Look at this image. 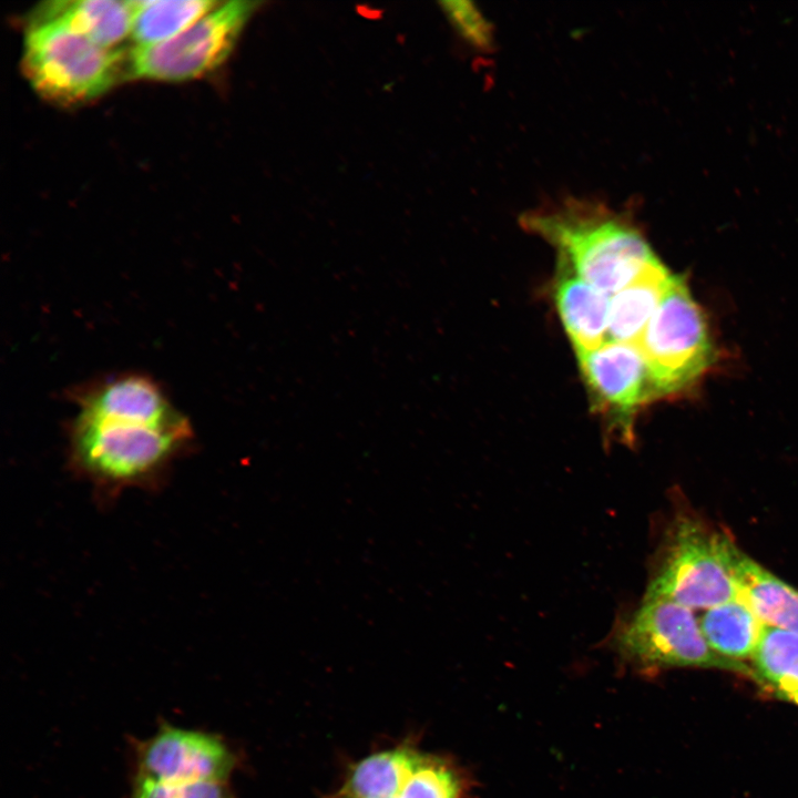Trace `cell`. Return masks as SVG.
<instances>
[{"label": "cell", "instance_id": "6da1fadb", "mask_svg": "<svg viewBox=\"0 0 798 798\" xmlns=\"http://www.w3.org/2000/svg\"><path fill=\"white\" fill-rule=\"evenodd\" d=\"M69 426L75 470L110 490L147 483L193 440L188 419L151 377L122 372L80 388Z\"/></svg>", "mask_w": 798, "mask_h": 798}, {"label": "cell", "instance_id": "7a4b0ae2", "mask_svg": "<svg viewBox=\"0 0 798 798\" xmlns=\"http://www.w3.org/2000/svg\"><path fill=\"white\" fill-rule=\"evenodd\" d=\"M521 222L556 248L561 265L608 296L657 258L627 217L600 203L569 200Z\"/></svg>", "mask_w": 798, "mask_h": 798}, {"label": "cell", "instance_id": "3957f363", "mask_svg": "<svg viewBox=\"0 0 798 798\" xmlns=\"http://www.w3.org/2000/svg\"><path fill=\"white\" fill-rule=\"evenodd\" d=\"M127 52L99 45L57 20L30 19L21 70L34 92L61 106H76L106 94L127 79Z\"/></svg>", "mask_w": 798, "mask_h": 798}, {"label": "cell", "instance_id": "277c9868", "mask_svg": "<svg viewBox=\"0 0 798 798\" xmlns=\"http://www.w3.org/2000/svg\"><path fill=\"white\" fill-rule=\"evenodd\" d=\"M730 540L694 516L677 515L667 531L644 596L669 600L693 611L738 597L727 560Z\"/></svg>", "mask_w": 798, "mask_h": 798}, {"label": "cell", "instance_id": "5b68a950", "mask_svg": "<svg viewBox=\"0 0 798 798\" xmlns=\"http://www.w3.org/2000/svg\"><path fill=\"white\" fill-rule=\"evenodd\" d=\"M611 641L624 661L642 669L715 667L755 678L744 662L709 646L693 610L669 600L644 596L616 622Z\"/></svg>", "mask_w": 798, "mask_h": 798}, {"label": "cell", "instance_id": "8992f818", "mask_svg": "<svg viewBox=\"0 0 798 798\" xmlns=\"http://www.w3.org/2000/svg\"><path fill=\"white\" fill-rule=\"evenodd\" d=\"M653 398L690 387L714 360L704 311L681 276L673 280L637 342Z\"/></svg>", "mask_w": 798, "mask_h": 798}, {"label": "cell", "instance_id": "52a82bcc", "mask_svg": "<svg viewBox=\"0 0 798 798\" xmlns=\"http://www.w3.org/2000/svg\"><path fill=\"white\" fill-rule=\"evenodd\" d=\"M255 1L218 2L177 35L127 52V79L184 82L215 71L231 55Z\"/></svg>", "mask_w": 798, "mask_h": 798}, {"label": "cell", "instance_id": "ba28073f", "mask_svg": "<svg viewBox=\"0 0 798 798\" xmlns=\"http://www.w3.org/2000/svg\"><path fill=\"white\" fill-rule=\"evenodd\" d=\"M134 748L135 775L164 782L226 781L235 764L221 737L171 724Z\"/></svg>", "mask_w": 798, "mask_h": 798}, {"label": "cell", "instance_id": "9c48e42d", "mask_svg": "<svg viewBox=\"0 0 798 798\" xmlns=\"http://www.w3.org/2000/svg\"><path fill=\"white\" fill-rule=\"evenodd\" d=\"M579 366L595 402L621 416L623 436L630 432V416L653 398L644 357L634 344L606 340L598 348L577 355Z\"/></svg>", "mask_w": 798, "mask_h": 798}, {"label": "cell", "instance_id": "30bf717a", "mask_svg": "<svg viewBox=\"0 0 798 798\" xmlns=\"http://www.w3.org/2000/svg\"><path fill=\"white\" fill-rule=\"evenodd\" d=\"M727 560L739 595L761 623L798 634V591L741 552L733 540Z\"/></svg>", "mask_w": 798, "mask_h": 798}, {"label": "cell", "instance_id": "8fae6325", "mask_svg": "<svg viewBox=\"0 0 798 798\" xmlns=\"http://www.w3.org/2000/svg\"><path fill=\"white\" fill-rule=\"evenodd\" d=\"M563 267L554 298L576 355H581L606 341L611 296Z\"/></svg>", "mask_w": 798, "mask_h": 798}, {"label": "cell", "instance_id": "7c38bea8", "mask_svg": "<svg viewBox=\"0 0 798 798\" xmlns=\"http://www.w3.org/2000/svg\"><path fill=\"white\" fill-rule=\"evenodd\" d=\"M674 275L655 258L632 282L611 296L607 339L637 345Z\"/></svg>", "mask_w": 798, "mask_h": 798}, {"label": "cell", "instance_id": "4fadbf2b", "mask_svg": "<svg viewBox=\"0 0 798 798\" xmlns=\"http://www.w3.org/2000/svg\"><path fill=\"white\" fill-rule=\"evenodd\" d=\"M131 1L59 0L42 3L30 19L57 20L109 49L131 37Z\"/></svg>", "mask_w": 798, "mask_h": 798}, {"label": "cell", "instance_id": "5bb4252c", "mask_svg": "<svg viewBox=\"0 0 798 798\" xmlns=\"http://www.w3.org/2000/svg\"><path fill=\"white\" fill-rule=\"evenodd\" d=\"M698 622L717 654L739 662L751 658L765 625L740 595L707 608Z\"/></svg>", "mask_w": 798, "mask_h": 798}, {"label": "cell", "instance_id": "9a60e30c", "mask_svg": "<svg viewBox=\"0 0 798 798\" xmlns=\"http://www.w3.org/2000/svg\"><path fill=\"white\" fill-rule=\"evenodd\" d=\"M218 1L209 0H139L131 1V41L134 47L166 41L198 20Z\"/></svg>", "mask_w": 798, "mask_h": 798}, {"label": "cell", "instance_id": "2e32d148", "mask_svg": "<svg viewBox=\"0 0 798 798\" xmlns=\"http://www.w3.org/2000/svg\"><path fill=\"white\" fill-rule=\"evenodd\" d=\"M755 679L781 699L798 704V634L764 625L751 656Z\"/></svg>", "mask_w": 798, "mask_h": 798}, {"label": "cell", "instance_id": "e0dca14e", "mask_svg": "<svg viewBox=\"0 0 798 798\" xmlns=\"http://www.w3.org/2000/svg\"><path fill=\"white\" fill-rule=\"evenodd\" d=\"M420 755L406 748L374 754L358 763L346 785L350 798H395L412 774Z\"/></svg>", "mask_w": 798, "mask_h": 798}, {"label": "cell", "instance_id": "ac0fdd59", "mask_svg": "<svg viewBox=\"0 0 798 798\" xmlns=\"http://www.w3.org/2000/svg\"><path fill=\"white\" fill-rule=\"evenodd\" d=\"M456 773L443 761L421 756L398 798H460Z\"/></svg>", "mask_w": 798, "mask_h": 798}, {"label": "cell", "instance_id": "d6986e66", "mask_svg": "<svg viewBox=\"0 0 798 798\" xmlns=\"http://www.w3.org/2000/svg\"><path fill=\"white\" fill-rule=\"evenodd\" d=\"M129 798H231L225 781L164 782L134 776Z\"/></svg>", "mask_w": 798, "mask_h": 798}, {"label": "cell", "instance_id": "ffe728a7", "mask_svg": "<svg viewBox=\"0 0 798 798\" xmlns=\"http://www.w3.org/2000/svg\"><path fill=\"white\" fill-rule=\"evenodd\" d=\"M447 16L470 42L485 47L490 43L491 33L487 20L480 11L467 1H449L443 3Z\"/></svg>", "mask_w": 798, "mask_h": 798}]
</instances>
